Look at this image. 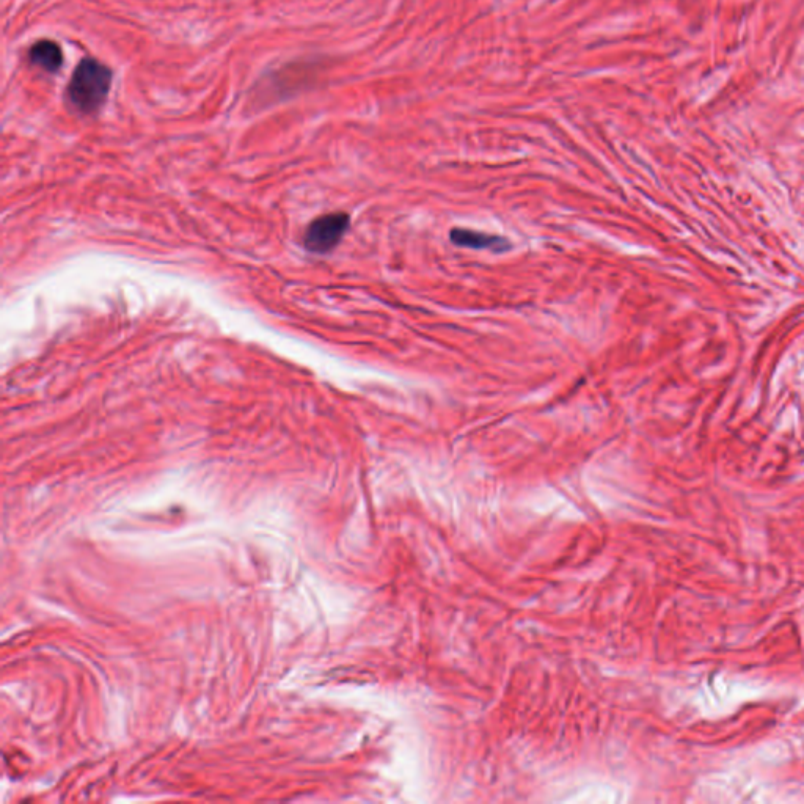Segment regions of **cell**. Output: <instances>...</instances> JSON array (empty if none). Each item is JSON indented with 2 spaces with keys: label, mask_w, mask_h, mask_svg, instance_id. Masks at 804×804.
Wrapping results in <instances>:
<instances>
[{
  "label": "cell",
  "mask_w": 804,
  "mask_h": 804,
  "mask_svg": "<svg viewBox=\"0 0 804 804\" xmlns=\"http://www.w3.org/2000/svg\"><path fill=\"white\" fill-rule=\"evenodd\" d=\"M112 87V71L109 66L95 59H84L71 77L68 96L73 106L82 114H95L101 109Z\"/></svg>",
  "instance_id": "obj_1"
},
{
  "label": "cell",
  "mask_w": 804,
  "mask_h": 804,
  "mask_svg": "<svg viewBox=\"0 0 804 804\" xmlns=\"http://www.w3.org/2000/svg\"><path fill=\"white\" fill-rule=\"evenodd\" d=\"M450 239L457 247H465V249L494 250V252H505L509 249L508 239L495 236V234L467 230V228H453Z\"/></svg>",
  "instance_id": "obj_3"
},
{
  "label": "cell",
  "mask_w": 804,
  "mask_h": 804,
  "mask_svg": "<svg viewBox=\"0 0 804 804\" xmlns=\"http://www.w3.org/2000/svg\"><path fill=\"white\" fill-rule=\"evenodd\" d=\"M30 60L41 70L57 73L62 68L63 52L59 44L51 40H41L30 49Z\"/></svg>",
  "instance_id": "obj_4"
},
{
  "label": "cell",
  "mask_w": 804,
  "mask_h": 804,
  "mask_svg": "<svg viewBox=\"0 0 804 804\" xmlns=\"http://www.w3.org/2000/svg\"><path fill=\"white\" fill-rule=\"evenodd\" d=\"M351 217L346 212H332L318 217L305 231V249L313 253L332 252L349 230Z\"/></svg>",
  "instance_id": "obj_2"
}]
</instances>
